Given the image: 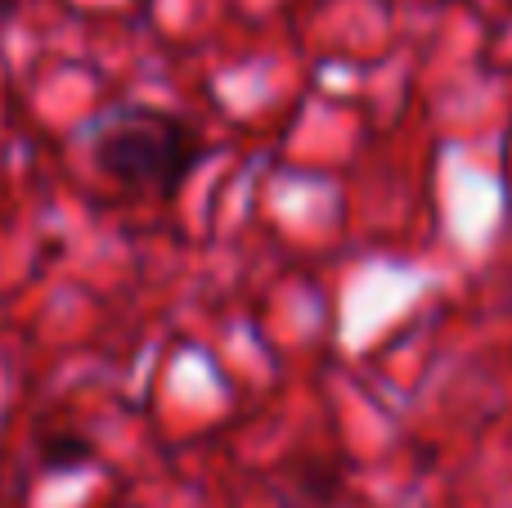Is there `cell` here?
Returning a JSON list of instances; mask_svg holds the SVG:
<instances>
[{"instance_id":"obj_3","label":"cell","mask_w":512,"mask_h":508,"mask_svg":"<svg viewBox=\"0 0 512 508\" xmlns=\"http://www.w3.org/2000/svg\"><path fill=\"white\" fill-rule=\"evenodd\" d=\"M14 9H18V0H0V23H5V18L14 14Z\"/></svg>"},{"instance_id":"obj_1","label":"cell","mask_w":512,"mask_h":508,"mask_svg":"<svg viewBox=\"0 0 512 508\" xmlns=\"http://www.w3.org/2000/svg\"><path fill=\"white\" fill-rule=\"evenodd\" d=\"M207 158V140L194 122L167 108H122L90 140V162L104 180L131 194L176 198L180 185Z\"/></svg>"},{"instance_id":"obj_2","label":"cell","mask_w":512,"mask_h":508,"mask_svg":"<svg viewBox=\"0 0 512 508\" xmlns=\"http://www.w3.org/2000/svg\"><path fill=\"white\" fill-rule=\"evenodd\" d=\"M90 459H95V446H90L81 432H59V437H50L41 446L45 473H72V468L90 464Z\"/></svg>"}]
</instances>
